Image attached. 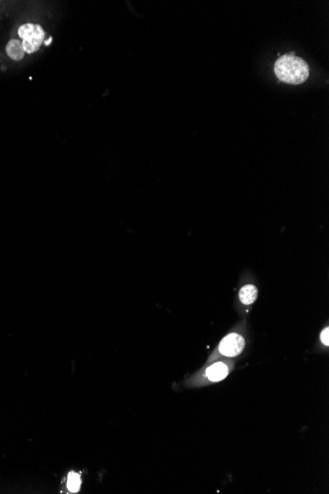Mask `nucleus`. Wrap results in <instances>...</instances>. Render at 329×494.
<instances>
[{
	"label": "nucleus",
	"instance_id": "obj_6",
	"mask_svg": "<svg viewBox=\"0 0 329 494\" xmlns=\"http://www.w3.org/2000/svg\"><path fill=\"white\" fill-rule=\"evenodd\" d=\"M6 52L10 58L13 60H21L24 58L25 51L22 47V43L18 40H11L6 46Z\"/></svg>",
	"mask_w": 329,
	"mask_h": 494
},
{
	"label": "nucleus",
	"instance_id": "obj_4",
	"mask_svg": "<svg viewBox=\"0 0 329 494\" xmlns=\"http://www.w3.org/2000/svg\"><path fill=\"white\" fill-rule=\"evenodd\" d=\"M206 377L211 382H219L229 374V366L224 362H216L206 370Z\"/></svg>",
	"mask_w": 329,
	"mask_h": 494
},
{
	"label": "nucleus",
	"instance_id": "obj_7",
	"mask_svg": "<svg viewBox=\"0 0 329 494\" xmlns=\"http://www.w3.org/2000/svg\"><path fill=\"white\" fill-rule=\"evenodd\" d=\"M80 485H81L80 476L78 474H75V473H70L68 476V480H67L68 491L75 494L79 491Z\"/></svg>",
	"mask_w": 329,
	"mask_h": 494
},
{
	"label": "nucleus",
	"instance_id": "obj_9",
	"mask_svg": "<svg viewBox=\"0 0 329 494\" xmlns=\"http://www.w3.org/2000/svg\"><path fill=\"white\" fill-rule=\"evenodd\" d=\"M51 41H52V38L50 37V38L48 39V41H47V42L45 43V45H46V46H49V45H50V43H51Z\"/></svg>",
	"mask_w": 329,
	"mask_h": 494
},
{
	"label": "nucleus",
	"instance_id": "obj_3",
	"mask_svg": "<svg viewBox=\"0 0 329 494\" xmlns=\"http://www.w3.org/2000/svg\"><path fill=\"white\" fill-rule=\"evenodd\" d=\"M244 346H245V341L240 335L230 334L221 341L216 351L210 356L208 361L216 360L221 356L235 357L241 353Z\"/></svg>",
	"mask_w": 329,
	"mask_h": 494
},
{
	"label": "nucleus",
	"instance_id": "obj_8",
	"mask_svg": "<svg viewBox=\"0 0 329 494\" xmlns=\"http://www.w3.org/2000/svg\"><path fill=\"white\" fill-rule=\"evenodd\" d=\"M321 340H322V343L325 345V346H329V328H326L323 332H322V335H321Z\"/></svg>",
	"mask_w": 329,
	"mask_h": 494
},
{
	"label": "nucleus",
	"instance_id": "obj_5",
	"mask_svg": "<svg viewBox=\"0 0 329 494\" xmlns=\"http://www.w3.org/2000/svg\"><path fill=\"white\" fill-rule=\"evenodd\" d=\"M257 288L252 284H247L239 290V300L243 305H250L255 302L257 298Z\"/></svg>",
	"mask_w": 329,
	"mask_h": 494
},
{
	"label": "nucleus",
	"instance_id": "obj_2",
	"mask_svg": "<svg viewBox=\"0 0 329 494\" xmlns=\"http://www.w3.org/2000/svg\"><path fill=\"white\" fill-rule=\"evenodd\" d=\"M18 35L22 39V47L27 53L36 52L45 40V32L39 25L25 24L18 30Z\"/></svg>",
	"mask_w": 329,
	"mask_h": 494
},
{
	"label": "nucleus",
	"instance_id": "obj_1",
	"mask_svg": "<svg viewBox=\"0 0 329 494\" xmlns=\"http://www.w3.org/2000/svg\"><path fill=\"white\" fill-rule=\"evenodd\" d=\"M274 72L282 82L299 85L308 79L310 68L303 58L296 56L294 53H289L277 59L274 65Z\"/></svg>",
	"mask_w": 329,
	"mask_h": 494
}]
</instances>
